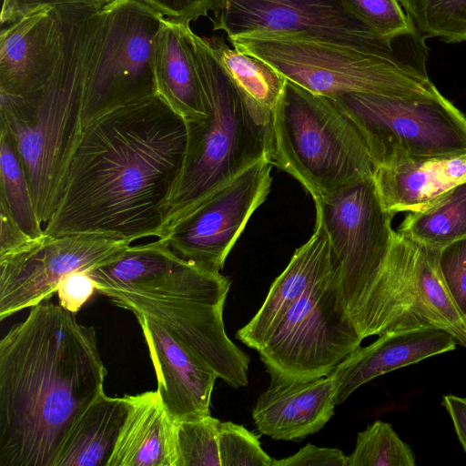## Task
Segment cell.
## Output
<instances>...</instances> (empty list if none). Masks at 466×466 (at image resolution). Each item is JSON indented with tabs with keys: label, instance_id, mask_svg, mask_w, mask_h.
I'll list each match as a JSON object with an SVG mask.
<instances>
[{
	"label": "cell",
	"instance_id": "cell-38",
	"mask_svg": "<svg viewBox=\"0 0 466 466\" xmlns=\"http://www.w3.org/2000/svg\"><path fill=\"white\" fill-rule=\"evenodd\" d=\"M442 405L448 411L457 437L466 451V398L455 395H444Z\"/></svg>",
	"mask_w": 466,
	"mask_h": 466
},
{
	"label": "cell",
	"instance_id": "cell-4",
	"mask_svg": "<svg viewBox=\"0 0 466 466\" xmlns=\"http://www.w3.org/2000/svg\"><path fill=\"white\" fill-rule=\"evenodd\" d=\"M63 47L40 88L24 95L0 92L1 130L11 137L25 167L43 228L52 212L57 180L82 126L87 72L99 26V6H58Z\"/></svg>",
	"mask_w": 466,
	"mask_h": 466
},
{
	"label": "cell",
	"instance_id": "cell-29",
	"mask_svg": "<svg viewBox=\"0 0 466 466\" xmlns=\"http://www.w3.org/2000/svg\"><path fill=\"white\" fill-rule=\"evenodd\" d=\"M218 423L211 415L177 421V466H220Z\"/></svg>",
	"mask_w": 466,
	"mask_h": 466
},
{
	"label": "cell",
	"instance_id": "cell-31",
	"mask_svg": "<svg viewBox=\"0 0 466 466\" xmlns=\"http://www.w3.org/2000/svg\"><path fill=\"white\" fill-rule=\"evenodd\" d=\"M351 9L378 34L392 37L414 29L398 0H346Z\"/></svg>",
	"mask_w": 466,
	"mask_h": 466
},
{
	"label": "cell",
	"instance_id": "cell-37",
	"mask_svg": "<svg viewBox=\"0 0 466 466\" xmlns=\"http://www.w3.org/2000/svg\"><path fill=\"white\" fill-rule=\"evenodd\" d=\"M0 257L18 251L35 239L20 228L2 198H0Z\"/></svg>",
	"mask_w": 466,
	"mask_h": 466
},
{
	"label": "cell",
	"instance_id": "cell-15",
	"mask_svg": "<svg viewBox=\"0 0 466 466\" xmlns=\"http://www.w3.org/2000/svg\"><path fill=\"white\" fill-rule=\"evenodd\" d=\"M156 370L157 393L177 421L210 415V400L218 375L193 349L158 323L137 315Z\"/></svg>",
	"mask_w": 466,
	"mask_h": 466
},
{
	"label": "cell",
	"instance_id": "cell-3",
	"mask_svg": "<svg viewBox=\"0 0 466 466\" xmlns=\"http://www.w3.org/2000/svg\"><path fill=\"white\" fill-rule=\"evenodd\" d=\"M87 273L98 293L161 325L227 384L235 389L248 384L249 358L225 331L228 277L179 257L162 238L130 244Z\"/></svg>",
	"mask_w": 466,
	"mask_h": 466
},
{
	"label": "cell",
	"instance_id": "cell-26",
	"mask_svg": "<svg viewBox=\"0 0 466 466\" xmlns=\"http://www.w3.org/2000/svg\"><path fill=\"white\" fill-rule=\"evenodd\" d=\"M0 198L20 228L32 238L44 236L25 167L11 137L4 130L0 132Z\"/></svg>",
	"mask_w": 466,
	"mask_h": 466
},
{
	"label": "cell",
	"instance_id": "cell-27",
	"mask_svg": "<svg viewBox=\"0 0 466 466\" xmlns=\"http://www.w3.org/2000/svg\"><path fill=\"white\" fill-rule=\"evenodd\" d=\"M414 28L426 39L466 41V0H398Z\"/></svg>",
	"mask_w": 466,
	"mask_h": 466
},
{
	"label": "cell",
	"instance_id": "cell-12",
	"mask_svg": "<svg viewBox=\"0 0 466 466\" xmlns=\"http://www.w3.org/2000/svg\"><path fill=\"white\" fill-rule=\"evenodd\" d=\"M339 266L342 292L353 319L390 252L393 214L378 196L373 177L314 201Z\"/></svg>",
	"mask_w": 466,
	"mask_h": 466
},
{
	"label": "cell",
	"instance_id": "cell-9",
	"mask_svg": "<svg viewBox=\"0 0 466 466\" xmlns=\"http://www.w3.org/2000/svg\"><path fill=\"white\" fill-rule=\"evenodd\" d=\"M211 10L213 30L228 38L294 37L380 54L425 42L415 28L392 37L378 34L346 0H213Z\"/></svg>",
	"mask_w": 466,
	"mask_h": 466
},
{
	"label": "cell",
	"instance_id": "cell-36",
	"mask_svg": "<svg viewBox=\"0 0 466 466\" xmlns=\"http://www.w3.org/2000/svg\"><path fill=\"white\" fill-rule=\"evenodd\" d=\"M167 18L189 24L211 10L213 0H141Z\"/></svg>",
	"mask_w": 466,
	"mask_h": 466
},
{
	"label": "cell",
	"instance_id": "cell-8",
	"mask_svg": "<svg viewBox=\"0 0 466 466\" xmlns=\"http://www.w3.org/2000/svg\"><path fill=\"white\" fill-rule=\"evenodd\" d=\"M333 100L360 130L376 167L466 151V116L439 90L349 93Z\"/></svg>",
	"mask_w": 466,
	"mask_h": 466
},
{
	"label": "cell",
	"instance_id": "cell-24",
	"mask_svg": "<svg viewBox=\"0 0 466 466\" xmlns=\"http://www.w3.org/2000/svg\"><path fill=\"white\" fill-rule=\"evenodd\" d=\"M397 231L436 249L466 238V181L431 207L408 212Z\"/></svg>",
	"mask_w": 466,
	"mask_h": 466
},
{
	"label": "cell",
	"instance_id": "cell-19",
	"mask_svg": "<svg viewBox=\"0 0 466 466\" xmlns=\"http://www.w3.org/2000/svg\"><path fill=\"white\" fill-rule=\"evenodd\" d=\"M335 265L328 234L316 220L312 236L296 249L288 266L271 284L260 309L237 331L236 338L258 351L290 307Z\"/></svg>",
	"mask_w": 466,
	"mask_h": 466
},
{
	"label": "cell",
	"instance_id": "cell-30",
	"mask_svg": "<svg viewBox=\"0 0 466 466\" xmlns=\"http://www.w3.org/2000/svg\"><path fill=\"white\" fill-rule=\"evenodd\" d=\"M220 466H271L273 459L263 451L257 435L242 425L219 421Z\"/></svg>",
	"mask_w": 466,
	"mask_h": 466
},
{
	"label": "cell",
	"instance_id": "cell-10",
	"mask_svg": "<svg viewBox=\"0 0 466 466\" xmlns=\"http://www.w3.org/2000/svg\"><path fill=\"white\" fill-rule=\"evenodd\" d=\"M362 339L347 309L336 261L258 352L271 379L308 380L327 376Z\"/></svg>",
	"mask_w": 466,
	"mask_h": 466
},
{
	"label": "cell",
	"instance_id": "cell-17",
	"mask_svg": "<svg viewBox=\"0 0 466 466\" xmlns=\"http://www.w3.org/2000/svg\"><path fill=\"white\" fill-rule=\"evenodd\" d=\"M455 339L433 327L385 332L371 344L358 347L329 374L335 386V403H342L359 387L395 370L456 349Z\"/></svg>",
	"mask_w": 466,
	"mask_h": 466
},
{
	"label": "cell",
	"instance_id": "cell-16",
	"mask_svg": "<svg viewBox=\"0 0 466 466\" xmlns=\"http://www.w3.org/2000/svg\"><path fill=\"white\" fill-rule=\"evenodd\" d=\"M62 47L58 6L10 23L0 34V92L24 96L43 86L57 66Z\"/></svg>",
	"mask_w": 466,
	"mask_h": 466
},
{
	"label": "cell",
	"instance_id": "cell-11",
	"mask_svg": "<svg viewBox=\"0 0 466 466\" xmlns=\"http://www.w3.org/2000/svg\"><path fill=\"white\" fill-rule=\"evenodd\" d=\"M164 17L141 0H111L101 7L82 126L104 111L158 94L155 42Z\"/></svg>",
	"mask_w": 466,
	"mask_h": 466
},
{
	"label": "cell",
	"instance_id": "cell-5",
	"mask_svg": "<svg viewBox=\"0 0 466 466\" xmlns=\"http://www.w3.org/2000/svg\"><path fill=\"white\" fill-rule=\"evenodd\" d=\"M204 117L186 121L187 150L167 205L162 238L214 192L268 159L271 116L234 82L205 37L190 30Z\"/></svg>",
	"mask_w": 466,
	"mask_h": 466
},
{
	"label": "cell",
	"instance_id": "cell-28",
	"mask_svg": "<svg viewBox=\"0 0 466 466\" xmlns=\"http://www.w3.org/2000/svg\"><path fill=\"white\" fill-rule=\"evenodd\" d=\"M415 456L410 446L392 426L376 420L358 432L353 451L347 456V466H414Z\"/></svg>",
	"mask_w": 466,
	"mask_h": 466
},
{
	"label": "cell",
	"instance_id": "cell-35",
	"mask_svg": "<svg viewBox=\"0 0 466 466\" xmlns=\"http://www.w3.org/2000/svg\"><path fill=\"white\" fill-rule=\"evenodd\" d=\"M111 0H3L0 19L2 24L12 23L30 13L48 7L89 5L102 7Z\"/></svg>",
	"mask_w": 466,
	"mask_h": 466
},
{
	"label": "cell",
	"instance_id": "cell-18",
	"mask_svg": "<svg viewBox=\"0 0 466 466\" xmlns=\"http://www.w3.org/2000/svg\"><path fill=\"white\" fill-rule=\"evenodd\" d=\"M330 377L308 380L271 379L252 410L257 429L275 440L301 441L321 430L334 414Z\"/></svg>",
	"mask_w": 466,
	"mask_h": 466
},
{
	"label": "cell",
	"instance_id": "cell-33",
	"mask_svg": "<svg viewBox=\"0 0 466 466\" xmlns=\"http://www.w3.org/2000/svg\"><path fill=\"white\" fill-rule=\"evenodd\" d=\"M96 291V282L86 270H76L61 279L57 287L59 304L76 313Z\"/></svg>",
	"mask_w": 466,
	"mask_h": 466
},
{
	"label": "cell",
	"instance_id": "cell-23",
	"mask_svg": "<svg viewBox=\"0 0 466 466\" xmlns=\"http://www.w3.org/2000/svg\"><path fill=\"white\" fill-rule=\"evenodd\" d=\"M129 405L127 395L101 393L71 429L55 466H107Z\"/></svg>",
	"mask_w": 466,
	"mask_h": 466
},
{
	"label": "cell",
	"instance_id": "cell-25",
	"mask_svg": "<svg viewBox=\"0 0 466 466\" xmlns=\"http://www.w3.org/2000/svg\"><path fill=\"white\" fill-rule=\"evenodd\" d=\"M218 61L242 90L260 110L271 116L280 98L287 78L263 59L230 48L223 37L206 38Z\"/></svg>",
	"mask_w": 466,
	"mask_h": 466
},
{
	"label": "cell",
	"instance_id": "cell-6",
	"mask_svg": "<svg viewBox=\"0 0 466 466\" xmlns=\"http://www.w3.org/2000/svg\"><path fill=\"white\" fill-rule=\"evenodd\" d=\"M268 161L298 180L313 201L373 177L376 168L345 111L288 79L271 112Z\"/></svg>",
	"mask_w": 466,
	"mask_h": 466
},
{
	"label": "cell",
	"instance_id": "cell-21",
	"mask_svg": "<svg viewBox=\"0 0 466 466\" xmlns=\"http://www.w3.org/2000/svg\"><path fill=\"white\" fill-rule=\"evenodd\" d=\"M127 397L129 410L107 466H177V421L157 391Z\"/></svg>",
	"mask_w": 466,
	"mask_h": 466
},
{
	"label": "cell",
	"instance_id": "cell-1",
	"mask_svg": "<svg viewBox=\"0 0 466 466\" xmlns=\"http://www.w3.org/2000/svg\"><path fill=\"white\" fill-rule=\"evenodd\" d=\"M187 141L185 118L159 93L92 117L66 157L45 235L162 238Z\"/></svg>",
	"mask_w": 466,
	"mask_h": 466
},
{
	"label": "cell",
	"instance_id": "cell-13",
	"mask_svg": "<svg viewBox=\"0 0 466 466\" xmlns=\"http://www.w3.org/2000/svg\"><path fill=\"white\" fill-rule=\"evenodd\" d=\"M272 165L262 159L220 187L180 220L165 238L179 257L219 272L271 187Z\"/></svg>",
	"mask_w": 466,
	"mask_h": 466
},
{
	"label": "cell",
	"instance_id": "cell-2",
	"mask_svg": "<svg viewBox=\"0 0 466 466\" xmlns=\"http://www.w3.org/2000/svg\"><path fill=\"white\" fill-rule=\"evenodd\" d=\"M30 309L0 340V466H55L104 392L95 329L50 299Z\"/></svg>",
	"mask_w": 466,
	"mask_h": 466
},
{
	"label": "cell",
	"instance_id": "cell-7",
	"mask_svg": "<svg viewBox=\"0 0 466 466\" xmlns=\"http://www.w3.org/2000/svg\"><path fill=\"white\" fill-rule=\"evenodd\" d=\"M228 40L234 48L263 59L288 80L332 99L349 93L409 96L438 91L426 69L425 42L380 54L285 36L243 35Z\"/></svg>",
	"mask_w": 466,
	"mask_h": 466
},
{
	"label": "cell",
	"instance_id": "cell-20",
	"mask_svg": "<svg viewBox=\"0 0 466 466\" xmlns=\"http://www.w3.org/2000/svg\"><path fill=\"white\" fill-rule=\"evenodd\" d=\"M373 180L387 211L394 216L402 211H420L466 181V151L378 167Z\"/></svg>",
	"mask_w": 466,
	"mask_h": 466
},
{
	"label": "cell",
	"instance_id": "cell-14",
	"mask_svg": "<svg viewBox=\"0 0 466 466\" xmlns=\"http://www.w3.org/2000/svg\"><path fill=\"white\" fill-rule=\"evenodd\" d=\"M130 244L94 235H44L0 257V319L50 299L63 277L88 271Z\"/></svg>",
	"mask_w": 466,
	"mask_h": 466
},
{
	"label": "cell",
	"instance_id": "cell-32",
	"mask_svg": "<svg viewBox=\"0 0 466 466\" xmlns=\"http://www.w3.org/2000/svg\"><path fill=\"white\" fill-rule=\"evenodd\" d=\"M438 263L448 292L466 320V238L440 249Z\"/></svg>",
	"mask_w": 466,
	"mask_h": 466
},
{
	"label": "cell",
	"instance_id": "cell-34",
	"mask_svg": "<svg viewBox=\"0 0 466 466\" xmlns=\"http://www.w3.org/2000/svg\"><path fill=\"white\" fill-rule=\"evenodd\" d=\"M271 466H347V456L337 448L308 443L288 458L273 460Z\"/></svg>",
	"mask_w": 466,
	"mask_h": 466
},
{
	"label": "cell",
	"instance_id": "cell-22",
	"mask_svg": "<svg viewBox=\"0 0 466 466\" xmlns=\"http://www.w3.org/2000/svg\"><path fill=\"white\" fill-rule=\"evenodd\" d=\"M190 26L164 17L155 42V73L158 93L186 121L206 116Z\"/></svg>",
	"mask_w": 466,
	"mask_h": 466
}]
</instances>
